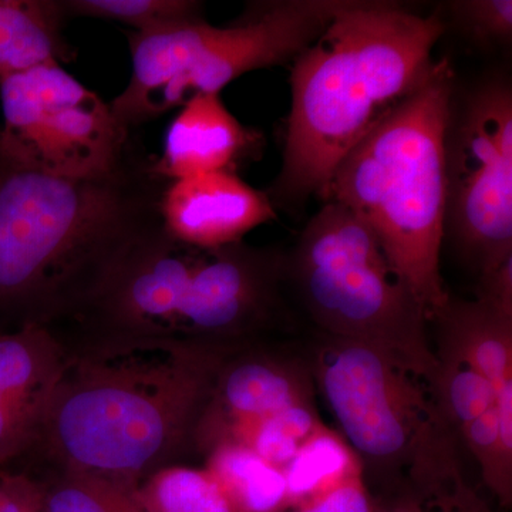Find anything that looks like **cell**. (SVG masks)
Here are the masks:
<instances>
[{
    "label": "cell",
    "mask_w": 512,
    "mask_h": 512,
    "mask_svg": "<svg viewBox=\"0 0 512 512\" xmlns=\"http://www.w3.org/2000/svg\"><path fill=\"white\" fill-rule=\"evenodd\" d=\"M477 299L512 318V256L478 274Z\"/></svg>",
    "instance_id": "4316f807"
},
{
    "label": "cell",
    "mask_w": 512,
    "mask_h": 512,
    "mask_svg": "<svg viewBox=\"0 0 512 512\" xmlns=\"http://www.w3.org/2000/svg\"><path fill=\"white\" fill-rule=\"evenodd\" d=\"M205 468L221 485L235 512H282L288 494L284 473L254 451L224 443L208 451Z\"/></svg>",
    "instance_id": "d6986e66"
},
{
    "label": "cell",
    "mask_w": 512,
    "mask_h": 512,
    "mask_svg": "<svg viewBox=\"0 0 512 512\" xmlns=\"http://www.w3.org/2000/svg\"><path fill=\"white\" fill-rule=\"evenodd\" d=\"M66 18H92L124 23L146 33L185 25L202 18L195 0H60Z\"/></svg>",
    "instance_id": "603a6c76"
},
{
    "label": "cell",
    "mask_w": 512,
    "mask_h": 512,
    "mask_svg": "<svg viewBox=\"0 0 512 512\" xmlns=\"http://www.w3.org/2000/svg\"><path fill=\"white\" fill-rule=\"evenodd\" d=\"M457 26L481 43H507L512 36L511 0H461L450 3Z\"/></svg>",
    "instance_id": "d4e9b609"
},
{
    "label": "cell",
    "mask_w": 512,
    "mask_h": 512,
    "mask_svg": "<svg viewBox=\"0 0 512 512\" xmlns=\"http://www.w3.org/2000/svg\"><path fill=\"white\" fill-rule=\"evenodd\" d=\"M165 231L188 247L210 251L237 244L276 218L275 205L231 171L170 181L161 195Z\"/></svg>",
    "instance_id": "5bb4252c"
},
{
    "label": "cell",
    "mask_w": 512,
    "mask_h": 512,
    "mask_svg": "<svg viewBox=\"0 0 512 512\" xmlns=\"http://www.w3.org/2000/svg\"><path fill=\"white\" fill-rule=\"evenodd\" d=\"M168 183L136 148L90 178L0 163V315L49 328L82 319L127 256L164 228Z\"/></svg>",
    "instance_id": "7a4b0ae2"
},
{
    "label": "cell",
    "mask_w": 512,
    "mask_h": 512,
    "mask_svg": "<svg viewBox=\"0 0 512 512\" xmlns=\"http://www.w3.org/2000/svg\"><path fill=\"white\" fill-rule=\"evenodd\" d=\"M60 0H0V79L70 60Z\"/></svg>",
    "instance_id": "e0dca14e"
},
{
    "label": "cell",
    "mask_w": 512,
    "mask_h": 512,
    "mask_svg": "<svg viewBox=\"0 0 512 512\" xmlns=\"http://www.w3.org/2000/svg\"><path fill=\"white\" fill-rule=\"evenodd\" d=\"M239 345L94 336L67 352L37 444L60 471L134 490L194 446L222 363Z\"/></svg>",
    "instance_id": "6da1fadb"
},
{
    "label": "cell",
    "mask_w": 512,
    "mask_h": 512,
    "mask_svg": "<svg viewBox=\"0 0 512 512\" xmlns=\"http://www.w3.org/2000/svg\"><path fill=\"white\" fill-rule=\"evenodd\" d=\"M375 512H487L477 497L464 501L413 500L389 498L382 504L375 501Z\"/></svg>",
    "instance_id": "f1b7e54d"
},
{
    "label": "cell",
    "mask_w": 512,
    "mask_h": 512,
    "mask_svg": "<svg viewBox=\"0 0 512 512\" xmlns=\"http://www.w3.org/2000/svg\"><path fill=\"white\" fill-rule=\"evenodd\" d=\"M430 322L439 330V349L476 369L497 392L512 380V318L483 301L448 296Z\"/></svg>",
    "instance_id": "2e32d148"
},
{
    "label": "cell",
    "mask_w": 512,
    "mask_h": 512,
    "mask_svg": "<svg viewBox=\"0 0 512 512\" xmlns=\"http://www.w3.org/2000/svg\"><path fill=\"white\" fill-rule=\"evenodd\" d=\"M201 252L161 229L127 256L80 320L96 329V336L174 339Z\"/></svg>",
    "instance_id": "8fae6325"
},
{
    "label": "cell",
    "mask_w": 512,
    "mask_h": 512,
    "mask_svg": "<svg viewBox=\"0 0 512 512\" xmlns=\"http://www.w3.org/2000/svg\"><path fill=\"white\" fill-rule=\"evenodd\" d=\"M453 90L450 62L434 63L416 93L339 164L320 195L345 205L369 227L429 322L450 296L440 251Z\"/></svg>",
    "instance_id": "277c9868"
},
{
    "label": "cell",
    "mask_w": 512,
    "mask_h": 512,
    "mask_svg": "<svg viewBox=\"0 0 512 512\" xmlns=\"http://www.w3.org/2000/svg\"><path fill=\"white\" fill-rule=\"evenodd\" d=\"M338 3L269 2L225 28L200 19L128 33L133 73L111 109L124 126L138 127L197 94H220L244 74L293 62L325 30Z\"/></svg>",
    "instance_id": "52a82bcc"
},
{
    "label": "cell",
    "mask_w": 512,
    "mask_h": 512,
    "mask_svg": "<svg viewBox=\"0 0 512 512\" xmlns=\"http://www.w3.org/2000/svg\"><path fill=\"white\" fill-rule=\"evenodd\" d=\"M446 232L478 274L512 256V92L490 80L468 97L446 144Z\"/></svg>",
    "instance_id": "9c48e42d"
},
{
    "label": "cell",
    "mask_w": 512,
    "mask_h": 512,
    "mask_svg": "<svg viewBox=\"0 0 512 512\" xmlns=\"http://www.w3.org/2000/svg\"><path fill=\"white\" fill-rule=\"evenodd\" d=\"M313 379L338 420L339 433L389 498L460 501L464 481L457 434L429 384L392 357L353 340L323 335Z\"/></svg>",
    "instance_id": "5b68a950"
},
{
    "label": "cell",
    "mask_w": 512,
    "mask_h": 512,
    "mask_svg": "<svg viewBox=\"0 0 512 512\" xmlns=\"http://www.w3.org/2000/svg\"><path fill=\"white\" fill-rule=\"evenodd\" d=\"M282 512H375V500L365 478L356 477L312 503Z\"/></svg>",
    "instance_id": "484cf974"
},
{
    "label": "cell",
    "mask_w": 512,
    "mask_h": 512,
    "mask_svg": "<svg viewBox=\"0 0 512 512\" xmlns=\"http://www.w3.org/2000/svg\"><path fill=\"white\" fill-rule=\"evenodd\" d=\"M444 30L439 13L339 0L325 30L292 62L284 161L272 204L302 205L323 194L339 164L427 79Z\"/></svg>",
    "instance_id": "3957f363"
},
{
    "label": "cell",
    "mask_w": 512,
    "mask_h": 512,
    "mask_svg": "<svg viewBox=\"0 0 512 512\" xmlns=\"http://www.w3.org/2000/svg\"><path fill=\"white\" fill-rule=\"evenodd\" d=\"M42 494L45 512H146L131 488L73 471H60Z\"/></svg>",
    "instance_id": "cb8c5ba5"
},
{
    "label": "cell",
    "mask_w": 512,
    "mask_h": 512,
    "mask_svg": "<svg viewBox=\"0 0 512 512\" xmlns=\"http://www.w3.org/2000/svg\"><path fill=\"white\" fill-rule=\"evenodd\" d=\"M285 256L244 242L202 251L178 313L174 339L245 343L279 309Z\"/></svg>",
    "instance_id": "30bf717a"
},
{
    "label": "cell",
    "mask_w": 512,
    "mask_h": 512,
    "mask_svg": "<svg viewBox=\"0 0 512 512\" xmlns=\"http://www.w3.org/2000/svg\"><path fill=\"white\" fill-rule=\"evenodd\" d=\"M286 275L323 335L373 346L431 386L437 357L429 318L375 234L345 205L325 201L286 259Z\"/></svg>",
    "instance_id": "8992f818"
},
{
    "label": "cell",
    "mask_w": 512,
    "mask_h": 512,
    "mask_svg": "<svg viewBox=\"0 0 512 512\" xmlns=\"http://www.w3.org/2000/svg\"><path fill=\"white\" fill-rule=\"evenodd\" d=\"M323 426L315 402L298 403L239 427L224 443L247 447L272 466L284 470L299 448Z\"/></svg>",
    "instance_id": "44dd1931"
},
{
    "label": "cell",
    "mask_w": 512,
    "mask_h": 512,
    "mask_svg": "<svg viewBox=\"0 0 512 512\" xmlns=\"http://www.w3.org/2000/svg\"><path fill=\"white\" fill-rule=\"evenodd\" d=\"M261 136L242 126L220 94H197L185 101L171 121L163 153L153 158L154 173L174 181L194 175L231 171L254 158Z\"/></svg>",
    "instance_id": "9a60e30c"
},
{
    "label": "cell",
    "mask_w": 512,
    "mask_h": 512,
    "mask_svg": "<svg viewBox=\"0 0 512 512\" xmlns=\"http://www.w3.org/2000/svg\"><path fill=\"white\" fill-rule=\"evenodd\" d=\"M282 473L288 494L286 508H295L363 477V467L345 437L325 424L299 448Z\"/></svg>",
    "instance_id": "ac0fdd59"
},
{
    "label": "cell",
    "mask_w": 512,
    "mask_h": 512,
    "mask_svg": "<svg viewBox=\"0 0 512 512\" xmlns=\"http://www.w3.org/2000/svg\"><path fill=\"white\" fill-rule=\"evenodd\" d=\"M146 512H235L207 468L161 467L134 488Z\"/></svg>",
    "instance_id": "ffe728a7"
},
{
    "label": "cell",
    "mask_w": 512,
    "mask_h": 512,
    "mask_svg": "<svg viewBox=\"0 0 512 512\" xmlns=\"http://www.w3.org/2000/svg\"><path fill=\"white\" fill-rule=\"evenodd\" d=\"M437 370L430 389L451 429L460 433L493 409L497 390L476 369L447 352L434 350Z\"/></svg>",
    "instance_id": "7402d4cb"
},
{
    "label": "cell",
    "mask_w": 512,
    "mask_h": 512,
    "mask_svg": "<svg viewBox=\"0 0 512 512\" xmlns=\"http://www.w3.org/2000/svg\"><path fill=\"white\" fill-rule=\"evenodd\" d=\"M66 359L49 326L0 330V466L36 447Z\"/></svg>",
    "instance_id": "4fadbf2b"
},
{
    "label": "cell",
    "mask_w": 512,
    "mask_h": 512,
    "mask_svg": "<svg viewBox=\"0 0 512 512\" xmlns=\"http://www.w3.org/2000/svg\"><path fill=\"white\" fill-rule=\"evenodd\" d=\"M0 163L63 178L119 167L134 150L131 128L110 103L60 63L0 79Z\"/></svg>",
    "instance_id": "ba28073f"
},
{
    "label": "cell",
    "mask_w": 512,
    "mask_h": 512,
    "mask_svg": "<svg viewBox=\"0 0 512 512\" xmlns=\"http://www.w3.org/2000/svg\"><path fill=\"white\" fill-rule=\"evenodd\" d=\"M0 512H45L42 485L23 474H3Z\"/></svg>",
    "instance_id": "83f0119b"
},
{
    "label": "cell",
    "mask_w": 512,
    "mask_h": 512,
    "mask_svg": "<svg viewBox=\"0 0 512 512\" xmlns=\"http://www.w3.org/2000/svg\"><path fill=\"white\" fill-rule=\"evenodd\" d=\"M245 348L242 343L222 363L195 431L194 447L201 453L252 421L293 404L315 402L311 362Z\"/></svg>",
    "instance_id": "7c38bea8"
}]
</instances>
